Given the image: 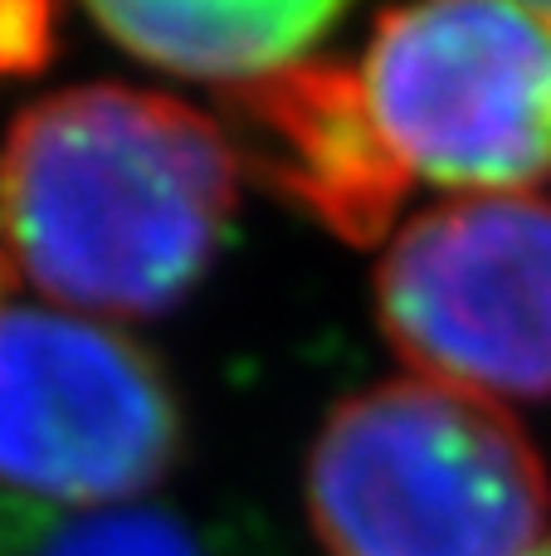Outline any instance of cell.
<instances>
[{
	"label": "cell",
	"mask_w": 551,
	"mask_h": 556,
	"mask_svg": "<svg viewBox=\"0 0 551 556\" xmlns=\"http://www.w3.org/2000/svg\"><path fill=\"white\" fill-rule=\"evenodd\" d=\"M234 205V147L195 108L88 84L15 117L0 230L29 283L88 313H162L205 274Z\"/></svg>",
	"instance_id": "obj_1"
},
{
	"label": "cell",
	"mask_w": 551,
	"mask_h": 556,
	"mask_svg": "<svg viewBox=\"0 0 551 556\" xmlns=\"http://www.w3.org/2000/svg\"><path fill=\"white\" fill-rule=\"evenodd\" d=\"M308 503L328 556H533L547 532V479L523 430L425 376L332 410Z\"/></svg>",
	"instance_id": "obj_2"
},
{
	"label": "cell",
	"mask_w": 551,
	"mask_h": 556,
	"mask_svg": "<svg viewBox=\"0 0 551 556\" xmlns=\"http://www.w3.org/2000/svg\"><path fill=\"white\" fill-rule=\"evenodd\" d=\"M357 78L410 181L488 195L551 172V5L390 10Z\"/></svg>",
	"instance_id": "obj_3"
},
{
	"label": "cell",
	"mask_w": 551,
	"mask_h": 556,
	"mask_svg": "<svg viewBox=\"0 0 551 556\" xmlns=\"http://www.w3.org/2000/svg\"><path fill=\"white\" fill-rule=\"evenodd\" d=\"M381 327L425 381L551 395V201L474 195L425 211L376 274Z\"/></svg>",
	"instance_id": "obj_4"
},
{
	"label": "cell",
	"mask_w": 551,
	"mask_h": 556,
	"mask_svg": "<svg viewBox=\"0 0 551 556\" xmlns=\"http://www.w3.org/2000/svg\"><path fill=\"white\" fill-rule=\"evenodd\" d=\"M176 454V405L132 342L64 313H0V489L123 503Z\"/></svg>",
	"instance_id": "obj_5"
},
{
	"label": "cell",
	"mask_w": 551,
	"mask_h": 556,
	"mask_svg": "<svg viewBox=\"0 0 551 556\" xmlns=\"http://www.w3.org/2000/svg\"><path fill=\"white\" fill-rule=\"evenodd\" d=\"M240 123L259 137V162L293 201H303L342 240L386 235L410 176L371 123L357 68L293 64L234 93Z\"/></svg>",
	"instance_id": "obj_6"
},
{
	"label": "cell",
	"mask_w": 551,
	"mask_h": 556,
	"mask_svg": "<svg viewBox=\"0 0 551 556\" xmlns=\"http://www.w3.org/2000/svg\"><path fill=\"white\" fill-rule=\"evenodd\" d=\"M347 10L328 0H127V5H93L88 20L127 54L156 68L191 78H234L259 84L293 68L328 29L342 25Z\"/></svg>",
	"instance_id": "obj_7"
},
{
	"label": "cell",
	"mask_w": 551,
	"mask_h": 556,
	"mask_svg": "<svg viewBox=\"0 0 551 556\" xmlns=\"http://www.w3.org/2000/svg\"><path fill=\"white\" fill-rule=\"evenodd\" d=\"M0 556H201V547L162 513L59 508L0 489Z\"/></svg>",
	"instance_id": "obj_8"
},
{
	"label": "cell",
	"mask_w": 551,
	"mask_h": 556,
	"mask_svg": "<svg viewBox=\"0 0 551 556\" xmlns=\"http://www.w3.org/2000/svg\"><path fill=\"white\" fill-rule=\"evenodd\" d=\"M44 5H0V74H25L49 54Z\"/></svg>",
	"instance_id": "obj_9"
},
{
	"label": "cell",
	"mask_w": 551,
	"mask_h": 556,
	"mask_svg": "<svg viewBox=\"0 0 551 556\" xmlns=\"http://www.w3.org/2000/svg\"><path fill=\"white\" fill-rule=\"evenodd\" d=\"M533 556H551V538H542V547H537Z\"/></svg>",
	"instance_id": "obj_10"
}]
</instances>
